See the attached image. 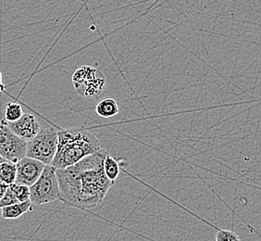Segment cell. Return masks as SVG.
I'll list each match as a JSON object with an SVG mask.
<instances>
[{
    "instance_id": "9a60e30c",
    "label": "cell",
    "mask_w": 261,
    "mask_h": 241,
    "mask_svg": "<svg viewBox=\"0 0 261 241\" xmlns=\"http://www.w3.org/2000/svg\"><path fill=\"white\" fill-rule=\"evenodd\" d=\"M216 241H241L236 232L226 229H220L217 232Z\"/></svg>"
},
{
    "instance_id": "6da1fadb",
    "label": "cell",
    "mask_w": 261,
    "mask_h": 241,
    "mask_svg": "<svg viewBox=\"0 0 261 241\" xmlns=\"http://www.w3.org/2000/svg\"><path fill=\"white\" fill-rule=\"evenodd\" d=\"M106 154V151L100 150L74 165L56 170L61 190L60 201L83 209L97 206L104 201L113 186L103 170Z\"/></svg>"
},
{
    "instance_id": "8992f818",
    "label": "cell",
    "mask_w": 261,
    "mask_h": 241,
    "mask_svg": "<svg viewBox=\"0 0 261 241\" xmlns=\"http://www.w3.org/2000/svg\"><path fill=\"white\" fill-rule=\"evenodd\" d=\"M26 149L27 142L12 133L3 119L0 120V156L16 163L25 157Z\"/></svg>"
},
{
    "instance_id": "3957f363",
    "label": "cell",
    "mask_w": 261,
    "mask_h": 241,
    "mask_svg": "<svg viewBox=\"0 0 261 241\" xmlns=\"http://www.w3.org/2000/svg\"><path fill=\"white\" fill-rule=\"evenodd\" d=\"M30 201L33 205L41 206L60 200L61 190L52 165H45L38 179L29 186Z\"/></svg>"
},
{
    "instance_id": "7c38bea8",
    "label": "cell",
    "mask_w": 261,
    "mask_h": 241,
    "mask_svg": "<svg viewBox=\"0 0 261 241\" xmlns=\"http://www.w3.org/2000/svg\"><path fill=\"white\" fill-rule=\"evenodd\" d=\"M16 164L11 161H5L0 163V181L10 186L15 182Z\"/></svg>"
},
{
    "instance_id": "9c48e42d",
    "label": "cell",
    "mask_w": 261,
    "mask_h": 241,
    "mask_svg": "<svg viewBox=\"0 0 261 241\" xmlns=\"http://www.w3.org/2000/svg\"><path fill=\"white\" fill-rule=\"evenodd\" d=\"M32 206L33 204L30 200L23 202H17L13 205L1 208V216L2 218L8 220L17 219L23 215L27 211H32Z\"/></svg>"
},
{
    "instance_id": "e0dca14e",
    "label": "cell",
    "mask_w": 261,
    "mask_h": 241,
    "mask_svg": "<svg viewBox=\"0 0 261 241\" xmlns=\"http://www.w3.org/2000/svg\"><path fill=\"white\" fill-rule=\"evenodd\" d=\"M8 187H9V186L7 184L0 181V200H1L2 197L4 196V194H5L6 191L8 189Z\"/></svg>"
},
{
    "instance_id": "5bb4252c",
    "label": "cell",
    "mask_w": 261,
    "mask_h": 241,
    "mask_svg": "<svg viewBox=\"0 0 261 241\" xmlns=\"http://www.w3.org/2000/svg\"><path fill=\"white\" fill-rule=\"evenodd\" d=\"M11 192L14 194L16 199L19 202H23V201H29L30 200V189L29 186L20 185L17 183H12L9 186Z\"/></svg>"
},
{
    "instance_id": "277c9868",
    "label": "cell",
    "mask_w": 261,
    "mask_h": 241,
    "mask_svg": "<svg viewBox=\"0 0 261 241\" xmlns=\"http://www.w3.org/2000/svg\"><path fill=\"white\" fill-rule=\"evenodd\" d=\"M58 148V131L54 127L41 128L37 135L27 142L26 156L50 165Z\"/></svg>"
},
{
    "instance_id": "2e32d148",
    "label": "cell",
    "mask_w": 261,
    "mask_h": 241,
    "mask_svg": "<svg viewBox=\"0 0 261 241\" xmlns=\"http://www.w3.org/2000/svg\"><path fill=\"white\" fill-rule=\"evenodd\" d=\"M17 202H19L18 200L16 199V197L14 196V194L11 192L10 188L8 187V189L6 191L4 196L1 198L0 200V209L3 208V207L10 206V205H13Z\"/></svg>"
},
{
    "instance_id": "7a4b0ae2",
    "label": "cell",
    "mask_w": 261,
    "mask_h": 241,
    "mask_svg": "<svg viewBox=\"0 0 261 241\" xmlns=\"http://www.w3.org/2000/svg\"><path fill=\"white\" fill-rule=\"evenodd\" d=\"M100 150V142L90 131L61 129L58 131V148L50 165L56 170L66 169Z\"/></svg>"
},
{
    "instance_id": "52a82bcc",
    "label": "cell",
    "mask_w": 261,
    "mask_h": 241,
    "mask_svg": "<svg viewBox=\"0 0 261 241\" xmlns=\"http://www.w3.org/2000/svg\"><path fill=\"white\" fill-rule=\"evenodd\" d=\"M16 164L15 183L31 186L38 179L45 168L41 161L25 156L17 161Z\"/></svg>"
},
{
    "instance_id": "8fae6325",
    "label": "cell",
    "mask_w": 261,
    "mask_h": 241,
    "mask_svg": "<svg viewBox=\"0 0 261 241\" xmlns=\"http://www.w3.org/2000/svg\"><path fill=\"white\" fill-rule=\"evenodd\" d=\"M103 170L106 177L114 184L121 174V166L115 158L107 153L103 160Z\"/></svg>"
},
{
    "instance_id": "4fadbf2b",
    "label": "cell",
    "mask_w": 261,
    "mask_h": 241,
    "mask_svg": "<svg viewBox=\"0 0 261 241\" xmlns=\"http://www.w3.org/2000/svg\"><path fill=\"white\" fill-rule=\"evenodd\" d=\"M23 114L21 106L17 102H9L5 107L4 120L6 122H14L20 119Z\"/></svg>"
},
{
    "instance_id": "5b68a950",
    "label": "cell",
    "mask_w": 261,
    "mask_h": 241,
    "mask_svg": "<svg viewBox=\"0 0 261 241\" xmlns=\"http://www.w3.org/2000/svg\"><path fill=\"white\" fill-rule=\"evenodd\" d=\"M72 83L82 97L91 99L100 95L104 90L106 76L93 66H81L72 76Z\"/></svg>"
},
{
    "instance_id": "30bf717a",
    "label": "cell",
    "mask_w": 261,
    "mask_h": 241,
    "mask_svg": "<svg viewBox=\"0 0 261 241\" xmlns=\"http://www.w3.org/2000/svg\"><path fill=\"white\" fill-rule=\"evenodd\" d=\"M96 112L102 118H111L120 112V108L115 100L112 98H106L96 103Z\"/></svg>"
},
{
    "instance_id": "ac0fdd59",
    "label": "cell",
    "mask_w": 261,
    "mask_h": 241,
    "mask_svg": "<svg viewBox=\"0 0 261 241\" xmlns=\"http://www.w3.org/2000/svg\"><path fill=\"white\" fill-rule=\"evenodd\" d=\"M6 160L5 159H4V158H2V157H1V156H0V163H1V162H3V161H5Z\"/></svg>"
},
{
    "instance_id": "ba28073f",
    "label": "cell",
    "mask_w": 261,
    "mask_h": 241,
    "mask_svg": "<svg viewBox=\"0 0 261 241\" xmlns=\"http://www.w3.org/2000/svg\"><path fill=\"white\" fill-rule=\"evenodd\" d=\"M4 122L12 133L26 142L33 139L41 129L40 123L30 113L22 114L20 119L14 122Z\"/></svg>"
}]
</instances>
